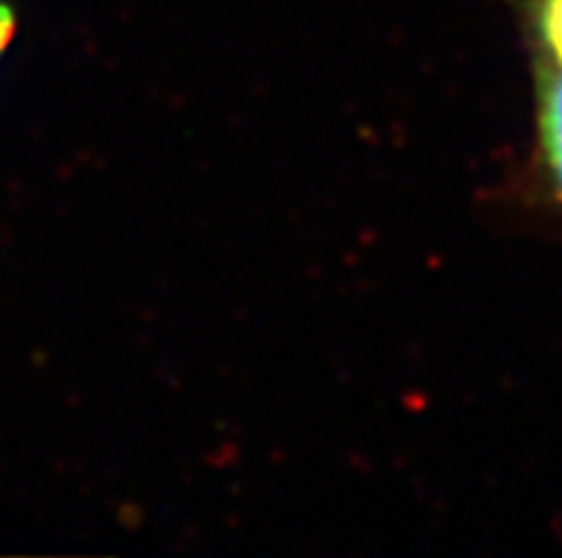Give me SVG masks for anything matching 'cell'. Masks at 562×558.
<instances>
[{
	"label": "cell",
	"instance_id": "cell-1",
	"mask_svg": "<svg viewBox=\"0 0 562 558\" xmlns=\"http://www.w3.org/2000/svg\"><path fill=\"white\" fill-rule=\"evenodd\" d=\"M542 149L557 189L562 194V64L542 78Z\"/></svg>",
	"mask_w": 562,
	"mask_h": 558
},
{
	"label": "cell",
	"instance_id": "cell-2",
	"mask_svg": "<svg viewBox=\"0 0 562 558\" xmlns=\"http://www.w3.org/2000/svg\"><path fill=\"white\" fill-rule=\"evenodd\" d=\"M540 29L551 57L562 64V0H540Z\"/></svg>",
	"mask_w": 562,
	"mask_h": 558
},
{
	"label": "cell",
	"instance_id": "cell-3",
	"mask_svg": "<svg viewBox=\"0 0 562 558\" xmlns=\"http://www.w3.org/2000/svg\"><path fill=\"white\" fill-rule=\"evenodd\" d=\"M14 32H18V18H14V9L0 0V57L7 55L9 46H12Z\"/></svg>",
	"mask_w": 562,
	"mask_h": 558
}]
</instances>
